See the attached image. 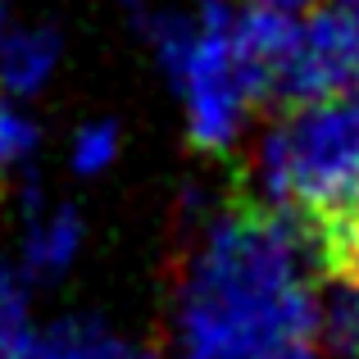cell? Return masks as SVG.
Wrapping results in <instances>:
<instances>
[{
  "mask_svg": "<svg viewBox=\"0 0 359 359\" xmlns=\"http://www.w3.org/2000/svg\"><path fill=\"white\" fill-rule=\"evenodd\" d=\"M318 346L327 359H359V282L327 273L318 291Z\"/></svg>",
  "mask_w": 359,
  "mask_h": 359,
  "instance_id": "ba28073f",
  "label": "cell"
},
{
  "mask_svg": "<svg viewBox=\"0 0 359 359\" xmlns=\"http://www.w3.org/2000/svg\"><path fill=\"white\" fill-rule=\"evenodd\" d=\"M341 5H346V9H351V14L359 18V0H341Z\"/></svg>",
  "mask_w": 359,
  "mask_h": 359,
  "instance_id": "9a60e30c",
  "label": "cell"
},
{
  "mask_svg": "<svg viewBox=\"0 0 359 359\" xmlns=\"http://www.w3.org/2000/svg\"><path fill=\"white\" fill-rule=\"evenodd\" d=\"M82 214L73 205H55L41 214V205L27 210V241H23V264L27 278H60L82 250Z\"/></svg>",
  "mask_w": 359,
  "mask_h": 359,
  "instance_id": "5b68a950",
  "label": "cell"
},
{
  "mask_svg": "<svg viewBox=\"0 0 359 359\" xmlns=\"http://www.w3.org/2000/svg\"><path fill=\"white\" fill-rule=\"evenodd\" d=\"M314 269L323 245L300 219L259 196L214 210L177 282L182 359H323Z\"/></svg>",
  "mask_w": 359,
  "mask_h": 359,
  "instance_id": "6da1fadb",
  "label": "cell"
},
{
  "mask_svg": "<svg viewBox=\"0 0 359 359\" xmlns=\"http://www.w3.org/2000/svg\"><path fill=\"white\" fill-rule=\"evenodd\" d=\"M32 341V282L27 273L0 264V359H27Z\"/></svg>",
  "mask_w": 359,
  "mask_h": 359,
  "instance_id": "9c48e42d",
  "label": "cell"
},
{
  "mask_svg": "<svg viewBox=\"0 0 359 359\" xmlns=\"http://www.w3.org/2000/svg\"><path fill=\"white\" fill-rule=\"evenodd\" d=\"M269 5H278V9H291V14H309V9H318L323 0H269Z\"/></svg>",
  "mask_w": 359,
  "mask_h": 359,
  "instance_id": "4fadbf2b",
  "label": "cell"
},
{
  "mask_svg": "<svg viewBox=\"0 0 359 359\" xmlns=\"http://www.w3.org/2000/svg\"><path fill=\"white\" fill-rule=\"evenodd\" d=\"M32 146H36V128H32L23 114H18V109L5 100V91H0V182H5V173H9V168H14Z\"/></svg>",
  "mask_w": 359,
  "mask_h": 359,
  "instance_id": "7c38bea8",
  "label": "cell"
},
{
  "mask_svg": "<svg viewBox=\"0 0 359 359\" xmlns=\"http://www.w3.org/2000/svg\"><path fill=\"white\" fill-rule=\"evenodd\" d=\"M69 159H73V168H78L82 177L105 173V168L118 159V128L114 123H87V128H78Z\"/></svg>",
  "mask_w": 359,
  "mask_h": 359,
  "instance_id": "30bf717a",
  "label": "cell"
},
{
  "mask_svg": "<svg viewBox=\"0 0 359 359\" xmlns=\"http://www.w3.org/2000/svg\"><path fill=\"white\" fill-rule=\"evenodd\" d=\"M323 269L359 282V210L323 232Z\"/></svg>",
  "mask_w": 359,
  "mask_h": 359,
  "instance_id": "8fae6325",
  "label": "cell"
},
{
  "mask_svg": "<svg viewBox=\"0 0 359 359\" xmlns=\"http://www.w3.org/2000/svg\"><path fill=\"white\" fill-rule=\"evenodd\" d=\"M128 359H159L155 351H128Z\"/></svg>",
  "mask_w": 359,
  "mask_h": 359,
  "instance_id": "5bb4252c",
  "label": "cell"
},
{
  "mask_svg": "<svg viewBox=\"0 0 359 359\" xmlns=\"http://www.w3.org/2000/svg\"><path fill=\"white\" fill-rule=\"evenodd\" d=\"M173 87L187 100V132L191 146L205 155H223L241 137L250 87L241 78V60L232 46V9L228 0H201L196 18V46L187 55Z\"/></svg>",
  "mask_w": 359,
  "mask_h": 359,
  "instance_id": "3957f363",
  "label": "cell"
},
{
  "mask_svg": "<svg viewBox=\"0 0 359 359\" xmlns=\"http://www.w3.org/2000/svg\"><path fill=\"white\" fill-rule=\"evenodd\" d=\"M259 201L300 219L323 245V232L359 210V91L291 105L264 137Z\"/></svg>",
  "mask_w": 359,
  "mask_h": 359,
  "instance_id": "7a4b0ae2",
  "label": "cell"
},
{
  "mask_svg": "<svg viewBox=\"0 0 359 359\" xmlns=\"http://www.w3.org/2000/svg\"><path fill=\"white\" fill-rule=\"evenodd\" d=\"M0 32H5V0H0Z\"/></svg>",
  "mask_w": 359,
  "mask_h": 359,
  "instance_id": "2e32d148",
  "label": "cell"
},
{
  "mask_svg": "<svg viewBox=\"0 0 359 359\" xmlns=\"http://www.w3.org/2000/svg\"><path fill=\"white\" fill-rule=\"evenodd\" d=\"M60 64V32L50 27H18L0 32V87L14 96H32L50 82Z\"/></svg>",
  "mask_w": 359,
  "mask_h": 359,
  "instance_id": "8992f818",
  "label": "cell"
},
{
  "mask_svg": "<svg viewBox=\"0 0 359 359\" xmlns=\"http://www.w3.org/2000/svg\"><path fill=\"white\" fill-rule=\"evenodd\" d=\"M27 359H128V346L100 318L73 314V318H60V323L41 327Z\"/></svg>",
  "mask_w": 359,
  "mask_h": 359,
  "instance_id": "52a82bcc",
  "label": "cell"
},
{
  "mask_svg": "<svg viewBox=\"0 0 359 359\" xmlns=\"http://www.w3.org/2000/svg\"><path fill=\"white\" fill-rule=\"evenodd\" d=\"M359 91V18L337 0L296 18L291 46L273 69L264 105H309Z\"/></svg>",
  "mask_w": 359,
  "mask_h": 359,
  "instance_id": "277c9868",
  "label": "cell"
}]
</instances>
